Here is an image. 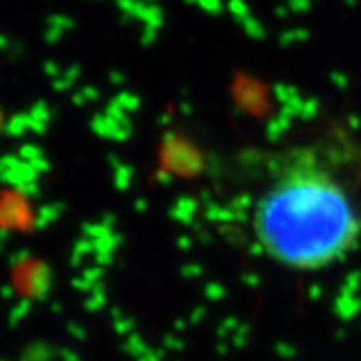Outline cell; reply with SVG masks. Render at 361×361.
Returning a JSON list of instances; mask_svg holds the SVG:
<instances>
[{"mask_svg":"<svg viewBox=\"0 0 361 361\" xmlns=\"http://www.w3.org/2000/svg\"><path fill=\"white\" fill-rule=\"evenodd\" d=\"M253 229L265 253L293 271H317L357 245L361 217L345 185L313 149L291 151L259 197Z\"/></svg>","mask_w":361,"mask_h":361,"instance_id":"obj_1","label":"cell"},{"mask_svg":"<svg viewBox=\"0 0 361 361\" xmlns=\"http://www.w3.org/2000/svg\"><path fill=\"white\" fill-rule=\"evenodd\" d=\"M361 310V299L357 295H339L336 301V313L341 319H351L355 317Z\"/></svg>","mask_w":361,"mask_h":361,"instance_id":"obj_2","label":"cell"},{"mask_svg":"<svg viewBox=\"0 0 361 361\" xmlns=\"http://www.w3.org/2000/svg\"><path fill=\"white\" fill-rule=\"evenodd\" d=\"M195 213H197V203L191 201V199H180L179 203L173 207V211H171L173 219H177L179 223H191Z\"/></svg>","mask_w":361,"mask_h":361,"instance_id":"obj_3","label":"cell"},{"mask_svg":"<svg viewBox=\"0 0 361 361\" xmlns=\"http://www.w3.org/2000/svg\"><path fill=\"white\" fill-rule=\"evenodd\" d=\"M63 213V209L61 207H44V209H40L39 213V219H37V223H39V227H47V225H51L52 221L59 219V215Z\"/></svg>","mask_w":361,"mask_h":361,"instance_id":"obj_4","label":"cell"},{"mask_svg":"<svg viewBox=\"0 0 361 361\" xmlns=\"http://www.w3.org/2000/svg\"><path fill=\"white\" fill-rule=\"evenodd\" d=\"M360 283H361V273H360V271H355V273H349L348 279L343 281L341 293H343V295H357Z\"/></svg>","mask_w":361,"mask_h":361,"instance_id":"obj_5","label":"cell"},{"mask_svg":"<svg viewBox=\"0 0 361 361\" xmlns=\"http://www.w3.org/2000/svg\"><path fill=\"white\" fill-rule=\"evenodd\" d=\"M104 305V293L101 287H97V289H92V295L87 301V310L94 311V310H101Z\"/></svg>","mask_w":361,"mask_h":361,"instance_id":"obj_6","label":"cell"},{"mask_svg":"<svg viewBox=\"0 0 361 361\" xmlns=\"http://www.w3.org/2000/svg\"><path fill=\"white\" fill-rule=\"evenodd\" d=\"M205 295L211 299V301H219L225 297V287L221 283H209L205 287Z\"/></svg>","mask_w":361,"mask_h":361,"instance_id":"obj_7","label":"cell"},{"mask_svg":"<svg viewBox=\"0 0 361 361\" xmlns=\"http://www.w3.org/2000/svg\"><path fill=\"white\" fill-rule=\"evenodd\" d=\"M127 351H130V353H135V355L142 357V355H145V351H147V348H145V343H142L139 337L130 336L129 341H127Z\"/></svg>","mask_w":361,"mask_h":361,"instance_id":"obj_8","label":"cell"},{"mask_svg":"<svg viewBox=\"0 0 361 361\" xmlns=\"http://www.w3.org/2000/svg\"><path fill=\"white\" fill-rule=\"evenodd\" d=\"M115 315H116V322H115L116 334H121V336H129L130 327H133L130 319H123V317H118V311H115Z\"/></svg>","mask_w":361,"mask_h":361,"instance_id":"obj_9","label":"cell"},{"mask_svg":"<svg viewBox=\"0 0 361 361\" xmlns=\"http://www.w3.org/2000/svg\"><path fill=\"white\" fill-rule=\"evenodd\" d=\"M26 311H28V301H23V303L18 305V310H14L13 315H11L13 323H18V319H23L26 315Z\"/></svg>","mask_w":361,"mask_h":361,"instance_id":"obj_10","label":"cell"},{"mask_svg":"<svg viewBox=\"0 0 361 361\" xmlns=\"http://www.w3.org/2000/svg\"><path fill=\"white\" fill-rule=\"evenodd\" d=\"M275 349H277V353H279L281 357H293V355H295V349L291 348V345H287V343H279Z\"/></svg>","mask_w":361,"mask_h":361,"instance_id":"obj_11","label":"cell"},{"mask_svg":"<svg viewBox=\"0 0 361 361\" xmlns=\"http://www.w3.org/2000/svg\"><path fill=\"white\" fill-rule=\"evenodd\" d=\"M183 275L185 277H199L201 275V267L199 265H185L183 267Z\"/></svg>","mask_w":361,"mask_h":361,"instance_id":"obj_12","label":"cell"},{"mask_svg":"<svg viewBox=\"0 0 361 361\" xmlns=\"http://www.w3.org/2000/svg\"><path fill=\"white\" fill-rule=\"evenodd\" d=\"M61 353H63V360L65 361H80L78 355H75V351H71V349H63Z\"/></svg>","mask_w":361,"mask_h":361,"instance_id":"obj_13","label":"cell"},{"mask_svg":"<svg viewBox=\"0 0 361 361\" xmlns=\"http://www.w3.org/2000/svg\"><path fill=\"white\" fill-rule=\"evenodd\" d=\"M177 245H179L180 249H189V247L193 245V241H191L189 237H180L179 241H177Z\"/></svg>","mask_w":361,"mask_h":361,"instance_id":"obj_14","label":"cell"},{"mask_svg":"<svg viewBox=\"0 0 361 361\" xmlns=\"http://www.w3.org/2000/svg\"><path fill=\"white\" fill-rule=\"evenodd\" d=\"M68 331H71V334H75L77 339H85V331H82V329H78V327H75L73 323L68 325Z\"/></svg>","mask_w":361,"mask_h":361,"instance_id":"obj_15","label":"cell"},{"mask_svg":"<svg viewBox=\"0 0 361 361\" xmlns=\"http://www.w3.org/2000/svg\"><path fill=\"white\" fill-rule=\"evenodd\" d=\"M322 287L319 285H311V299H317V297L322 295Z\"/></svg>","mask_w":361,"mask_h":361,"instance_id":"obj_16","label":"cell"},{"mask_svg":"<svg viewBox=\"0 0 361 361\" xmlns=\"http://www.w3.org/2000/svg\"><path fill=\"white\" fill-rule=\"evenodd\" d=\"M203 313H205V310H203V307H199V310L195 311L193 315H191V322L199 323V319H201V315H203Z\"/></svg>","mask_w":361,"mask_h":361,"instance_id":"obj_17","label":"cell"},{"mask_svg":"<svg viewBox=\"0 0 361 361\" xmlns=\"http://www.w3.org/2000/svg\"><path fill=\"white\" fill-rule=\"evenodd\" d=\"M141 361H159V360H157L153 353H145V355L141 357Z\"/></svg>","mask_w":361,"mask_h":361,"instance_id":"obj_18","label":"cell"},{"mask_svg":"<svg viewBox=\"0 0 361 361\" xmlns=\"http://www.w3.org/2000/svg\"><path fill=\"white\" fill-rule=\"evenodd\" d=\"M245 281L249 285H255V283H259V279H251V277H245Z\"/></svg>","mask_w":361,"mask_h":361,"instance_id":"obj_19","label":"cell"}]
</instances>
